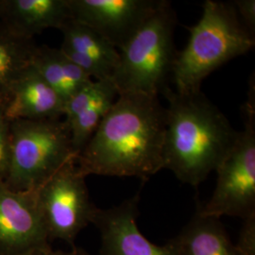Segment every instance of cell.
I'll return each mask as SVG.
<instances>
[{"label":"cell","instance_id":"6da1fadb","mask_svg":"<svg viewBox=\"0 0 255 255\" xmlns=\"http://www.w3.org/2000/svg\"><path fill=\"white\" fill-rule=\"evenodd\" d=\"M165 108L159 96L119 94L97 131L76 157L89 175L146 181L163 168Z\"/></svg>","mask_w":255,"mask_h":255},{"label":"cell","instance_id":"7a4b0ae2","mask_svg":"<svg viewBox=\"0 0 255 255\" xmlns=\"http://www.w3.org/2000/svg\"><path fill=\"white\" fill-rule=\"evenodd\" d=\"M165 108L163 168L197 187L216 171L237 141L238 131L201 93L162 91Z\"/></svg>","mask_w":255,"mask_h":255},{"label":"cell","instance_id":"3957f363","mask_svg":"<svg viewBox=\"0 0 255 255\" xmlns=\"http://www.w3.org/2000/svg\"><path fill=\"white\" fill-rule=\"evenodd\" d=\"M202 8L200 21L187 27L188 43L174 62L171 78L179 93L201 91L207 76L255 47V35L243 26L232 2L206 0Z\"/></svg>","mask_w":255,"mask_h":255},{"label":"cell","instance_id":"277c9868","mask_svg":"<svg viewBox=\"0 0 255 255\" xmlns=\"http://www.w3.org/2000/svg\"><path fill=\"white\" fill-rule=\"evenodd\" d=\"M176 11L167 0H160L154 13L120 51L112 81L119 94L159 96L172 76L178 50L174 44Z\"/></svg>","mask_w":255,"mask_h":255},{"label":"cell","instance_id":"5b68a950","mask_svg":"<svg viewBox=\"0 0 255 255\" xmlns=\"http://www.w3.org/2000/svg\"><path fill=\"white\" fill-rule=\"evenodd\" d=\"M76 157L64 119L12 121L9 171L4 184L13 191H36Z\"/></svg>","mask_w":255,"mask_h":255},{"label":"cell","instance_id":"8992f818","mask_svg":"<svg viewBox=\"0 0 255 255\" xmlns=\"http://www.w3.org/2000/svg\"><path fill=\"white\" fill-rule=\"evenodd\" d=\"M244 129L238 131L235 146L219 164L218 181L208 202L198 211L201 215L237 217L255 215V85L251 81L244 105Z\"/></svg>","mask_w":255,"mask_h":255},{"label":"cell","instance_id":"52a82bcc","mask_svg":"<svg viewBox=\"0 0 255 255\" xmlns=\"http://www.w3.org/2000/svg\"><path fill=\"white\" fill-rule=\"evenodd\" d=\"M76 158L70 160L36 190L49 240H62L74 246L82 230L92 224L97 206L92 202Z\"/></svg>","mask_w":255,"mask_h":255},{"label":"cell","instance_id":"ba28073f","mask_svg":"<svg viewBox=\"0 0 255 255\" xmlns=\"http://www.w3.org/2000/svg\"><path fill=\"white\" fill-rule=\"evenodd\" d=\"M50 248L36 191H13L0 182V255H30Z\"/></svg>","mask_w":255,"mask_h":255},{"label":"cell","instance_id":"9c48e42d","mask_svg":"<svg viewBox=\"0 0 255 255\" xmlns=\"http://www.w3.org/2000/svg\"><path fill=\"white\" fill-rule=\"evenodd\" d=\"M160 0H68L71 18L96 30L119 51L154 13Z\"/></svg>","mask_w":255,"mask_h":255},{"label":"cell","instance_id":"30bf717a","mask_svg":"<svg viewBox=\"0 0 255 255\" xmlns=\"http://www.w3.org/2000/svg\"><path fill=\"white\" fill-rule=\"evenodd\" d=\"M139 194L108 209L97 208L92 219L101 235L100 255H176L168 244L158 246L137 225Z\"/></svg>","mask_w":255,"mask_h":255},{"label":"cell","instance_id":"8fae6325","mask_svg":"<svg viewBox=\"0 0 255 255\" xmlns=\"http://www.w3.org/2000/svg\"><path fill=\"white\" fill-rule=\"evenodd\" d=\"M119 96L112 80L92 81L65 102L64 121L76 156L97 131Z\"/></svg>","mask_w":255,"mask_h":255},{"label":"cell","instance_id":"7c38bea8","mask_svg":"<svg viewBox=\"0 0 255 255\" xmlns=\"http://www.w3.org/2000/svg\"><path fill=\"white\" fill-rule=\"evenodd\" d=\"M9 122L64 118L62 97L30 65L9 86L1 102Z\"/></svg>","mask_w":255,"mask_h":255},{"label":"cell","instance_id":"4fadbf2b","mask_svg":"<svg viewBox=\"0 0 255 255\" xmlns=\"http://www.w3.org/2000/svg\"><path fill=\"white\" fill-rule=\"evenodd\" d=\"M63 33L62 51L93 81L112 80L120 53L91 27L69 19L60 29Z\"/></svg>","mask_w":255,"mask_h":255},{"label":"cell","instance_id":"5bb4252c","mask_svg":"<svg viewBox=\"0 0 255 255\" xmlns=\"http://www.w3.org/2000/svg\"><path fill=\"white\" fill-rule=\"evenodd\" d=\"M71 19L68 0H1L0 22L20 36L61 29Z\"/></svg>","mask_w":255,"mask_h":255},{"label":"cell","instance_id":"9a60e30c","mask_svg":"<svg viewBox=\"0 0 255 255\" xmlns=\"http://www.w3.org/2000/svg\"><path fill=\"white\" fill-rule=\"evenodd\" d=\"M168 244L176 255H241L220 219L199 211Z\"/></svg>","mask_w":255,"mask_h":255},{"label":"cell","instance_id":"2e32d148","mask_svg":"<svg viewBox=\"0 0 255 255\" xmlns=\"http://www.w3.org/2000/svg\"><path fill=\"white\" fill-rule=\"evenodd\" d=\"M31 66L62 97L64 102L93 81L61 48L37 46Z\"/></svg>","mask_w":255,"mask_h":255},{"label":"cell","instance_id":"e0dca14e","mask_svg":"<svg viewBox=\"0 0 255 255\" xmlns=\"http://www.w3.org/2000/svg\"><path fill=\"white\" fill-rule=\"evenodd\" d=\"M37 46L0 22V104L9 86L32 63Z\"/></svg>","mask_w":255,"mask_h":255},{"label":"cell","instance_id":"ac0fdd59","mask_svg":"<svg viewBox=\"0 0 255 255\" xmlns=\"http://www.w3.org/2000/svg\"><path fill=\"white\" fill-rule=\"evenodd\" d=\"M10 157V122L0 105V182L4 183L9 171Z\"/></svg>","mask_w":255,"mask_h":255},{"label":"cell","instance_id":"d6986e66","mask_svg":"<svg viewBox=\"0 0 255 255\" xmlns=\"http://www.w3.org/2000/svg\"><path fill=\"white\" fill-rule=\"evenodd\" d=\"M236 247L241 255H255V215L243 219Z\"/></svg>","mask_w":255,"mask_h":255},{"label":"cell","instance_id":"ffe728a7","mask_svg":"<svg viewBox=\"0 0 255 255\" xmlns=\"http://www.w3.org/2000/svg\"><path fill=\"white\" fill-rule=\"evenodd\" d=\"M239 20L247 29L255 35V0H237L233 2Z\"/></svg>","mask_w":255,"mask_h":255},{"label":"cell","instance_id":"44dd1931","mask_svg":"<svg viewBox=\"0 0 255 255\" xmlns=\"http://www.w3.org/2000/svg\"><path fill=\"white\" fill-rule=\"evenodd\" d=\"M30 255H72V253L64 252V251H54V250H52V248H50V249L41 251V252H38V253Z\"/></svg>","mask_w":255,"mask_h":255},{"label":"cell","instance_id":"7402d4cb","mask_svg":"<svg viewBox=\"0 0 255 255\" xmlns=\"http://www.w3.org/2000/svg\"><path fill=\"white\" fill-rule=\"evenodd\" d=\"M71 253H72V255H91L90 254H88L86 251L82 250L81 248H78V247H73Z\"/></svg>","mask_w":255,"mask_h":255},{"label":"cell","instance_id":"603a6c76","mask_svg":"<svg viewBox=\"0 0 255 255\" xmlns=\"http://www.w3.org/2000/svg\"><path fill=\"white\" fill-rule=\"evenodd\" d=\"M0 3H1V0H0Z\"/></svg>","mask_w":255,"mask_h":255},{"label":"cell","instance_id":"cb8c5ba5","mask_svg":"<svg viewBox=\"0 0 255 255\" xmlns=\"http://www.w3.org/2000/svg\"></svg>","mask_w":255,"mask_h":255}]
</instances>
